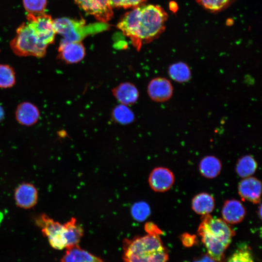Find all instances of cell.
Returning <instances> with one entry per match:
<instances>
[{"label":"cell","mask_w":262,"mask_h":262,"mask_svg":"<svg viewBox=\"0 0 262 262\" xmlns=\"http://www.w3.org/2000/svg\"><path fill=\"white\" fill-rule=\"evenodd\" d=\"M10 46L13 52L18 56L38 58L45 56L48 47L27 23H23L17 28L16 35L10 41Z\"/></svg>","instance_id":"cell-4"},{"label":"cell","mask_w":262,"mask_h":262,"mask_svg":"<svg viewBox=\"0 0 262 262\" xmlns=\"http://www.w3.org/2000/svg\"><path fill=\"white\" fill-rule=\"evenodd\" d=\"M258 164L251 155H245L237 161L235 170L237 175L243 178L250 177L256 171Z\"/></svg>","instance_id":"cell-21"},{"label":"cell","mask_w":262,"mask_h":262,"mask_svg":"<svg viewBox=\"0 0 262 262\" xmlns=\"http://www.w3.org/2000/svg\"><path fill=\"white\" fill-rule=\"evenodd\" d=\"M35 222L41 228L44 236L47 237L52 247L58 250L66 248V243L64 224L54 220L45 214L38 216Z\"/></svg>","instance_id":"cell-5"},{"label":"cell","mask_w":262,"mask_h":262,"mask_svg":"<svg viewBox=\"0 0 262 262\" xmlns=\"http://www.w3.org/2000/svg\"><path fill=\"white\" fill-rule=\"evenodd\" d=\"M180 239L182 244L186 247H190L196 244V237L195 235L188 233H184L181 234Z\"/></svg>","instance_id":"cell-30"},{"label":"cell","mask_w":262,"mask_h":262,"mask_svg":"<svg viewBox=\"0 0 262 262\" xmlns=\"http://www.w3.org/2000/svg\"><path fill=\"white\" fill-rule=\"evenodd\" d=\"M175 177L173 172L168 168L158 167L153 169L149 178L150 188L156 192H164L173 186Z\"/></svg>","instance_id":"cell-9"},{"label":"cell","mask_w":262,"mask_h":262,"mask_svg":"<svg viewBox=\"0 0 262 262\" xmlns=\"http://www.w3.org/2000/svg\"><path fill=\"white\" fill-rule=\"evenodd\" d=\"M65 228V237L66 248L78 245L83 234L82 227L78 224L76 219L72 217L64 224Z\"/></svg>","instance_id":"cell-20"},{"label":"cell","mask_w":262,"mask_h":262,"mask_svg":"<svg viewBox=\"0 0 262 262\" xmlns=\"http://www.w3.org/2000/svg\"><path fill=\"white\" fill-rule=\"evenodd\" d=\"M167 17V14L160 6L142 4L126 13L117 28L139 50L144 44L152 41L164 31Z\"/></svg>","instance_id":"cell-1"},{"label":"cell","mask_w":262,"mask_h":262,"mask_svg":"<svg viewBox=\"0 0 262 262\" xmlns=\"http://www.w3.org/2000/svg\"><path fill=\"white\" fill-rule=\"evenodd\" d=\"M222 169L221 162L217 157L206 156L203 158L199 164V170L203 177L208 179H213L220 173Z\"/></svg>","instance_id":"cell-19"},{"label":"cell","mask_w":262,"mask_h":262,"mask_svg":"<svg viewBox=\"0 0 262 262\" xmlns=\"http://www.w3.org/2000/svg\"><path fill=\"white\" fill-rule=\"evenodd\" d=\"M15 82V72L13 67L6 64L0 65V88H10Z\"/></svg>","instance_id":"cell-25"},{"label":"cell","mask_w":262,"mask_h":262,"mask_svg":"<svg viewBox=\"0 0 262 262\" xmlns=\"http://www.w3.org/2000/svg\"><path fill=\"white\" fill-rule=\"evenodd\" d=\"M221 214L222 219L227 223L235 224L243 220L246 215V211L240 201L231 199L224 202Z\"/></svg>","instance_id":"cell-14"},{"label":"cell","mask_w":262,"mask_h":262,"mask_svg":"<svg viewBox=\"0 0 262 262\" xmlns=\"http://www.w3.org/2000/svg\"><path fill=\"white\" fill-rule=\"evenodd\" d=\"M223 262H225V261H224Z\"/></svg>","instance_id":"cell-36"},{"label":"cell","mask_w":262,"mask_h":262,"mask_svg":"<svg viewBox=\"0 0 262 262\" xmlns=\"http://www.w3.org/2000/svg\"><path fill=\"white\" fill-rule=\"evenodd\" d=\"M144 228L145 231L148 234L160 235L163 234V232L157 225L151 222L146 223Z\"/></svg>","instance_id":"cell-31"},{"label":"cell","mask_w":262,"mask_h":262,"mask_svg":"<svg viewBox=\"0 0 262 262\" xmlns=\"http://www.w3.org/2000/svg\"><path fill=\"white\" fill-rule=\"evenodd\" d=\"M192 262H201L200 259L194 260Z\"/></svg>","instance_id":"cell-35"},{"label":"cell","mask_w":262,"mask_h":262,"mask_svg":"<svg viewBox=\"0 0 262 262\" xmlns=\"http://www.w3.org/2000/svg\"><path fill=\"white\" fill-rule=\"evenodd\" d=\"M227 262H254L250 247L245 243L239 244Z\"/></svg>","instance_id":"cell-23"},{"label":"cell","mask_w":262,"mask_h":262,"mask_svg":"<svg viewBox=\"0 0 262 262\" xmlns=\"http://www.w3.org/2000/svg\"><path fill=\"white\" fill-rule=\"evenodd\" d=\"M4 111L2 107L0 105V121L2 120L4 117Z\"/></svg>","instance_id":"cell-33"},{"label":"cell","mask_w":262,"mask_h":262,"mask_svg":"<svg viewBox=\"0 0 262 262\" xmlns=\"http://www.w3.org/2000/svg\"><path fill=\"white\" fill-rule=\"evenodd\" d=\"M147 0H109L112 7L127 9L144 4Z\"/></svg>","instance_id":"cell-29"},{"label":"cell","mask_w":262,"mask_h":262,"mask_svg":"<svg viewBox=\"0 0 262 262\" xmlns=\"http://www.w3.org/2000/svg\"><path fill=\"white\" fill-rule=\"evenodd\" d=\"M233 0H196L203 8L212 12H219L226 8Z\"/></svg>","instance_id":"cell-28"},{"label":"cell","mask_w":262,"mask_h":262,"mask_svg":"<svg viewBox=\"0 0 262 262\" xmlns=\"http://www.w3.org/2000/svg\"><path fill=\"white\" fill-rule=\"evenodd\" d=\"M168 74L174 81L183 83L188 82L191 78V71L185 63L179 62L170 65Z\"/></svg>","instance_id":"cell-22"},{"label":"cell","mask_w":262,"mask_h":262,"mask_svg":"<svg viewBox=\"0 0 262 262\" xmlns=\"http://www.w3.org/2000/svg\"><path fill=\"white\" fill-rule=\"evenodd\" d=\"M115 98L122 104L130 105L134 104L139 97V92L132 83H121L112 90Z\"/></svg>","instance_id":"cell-15"},{"label":"cell","mask_w":262,"mask_h":262,"mask_svg":"<svg viewBox=\"0 0 262 262\" xmlns=\"http://www.w3.org/2000/svg\"><path fill=\"white\" fill-rule=\"evenodd\" d=\"M147 91L149 98L152 100L162 102L171 98L173 93V87L168 79L163 77H157L149 82Z\"/></svg>","instance_id":"cell-11"},{"label":"cell","mask_w":262,"mask_h":262,"mask_svg":"<svg viewBox=\"0 0 262 262\" xmlns=\"http://www.w3.org/2000/svg\"><path fill=\"white\" fill-rule=\"evenodd\" d=\"M85 55V48L81 42L61 41L58 58L65 63L71 64L79 63L83 59Z\"/></svg>","instance_id":"cell-10"},{"label":"cell","mask_w":262,"mask_h":262,"mask_svg":"<svg viewBox=\"0 0 262 262\" xmlns=\"http://www.w3.org/2000/svg\"><path fill=\"white\" fill-rule=\"evenodd\" d=\"M111 115L114 121L120 124H129L134 119L132 111L128 106L122 104L114 108Z\"/></svg>","instance_id":"cell-24"},{"label":"cell","mask_w":262,"mask_h":262,"mask_svg":"<svg viewBox=\"0 0 262 262\" xmlns=\"http://www.w3.org/2000/svg\"><path fill=\"white\" fill-rule=\"evenodd\" d=\"M15 199L17 206L24 209H30L37 203V190L31 183H22L15 190Z\"/></svg>","instance_id":"cell-13"},{"label":"cell","mask_w":262,"mask_h":262,"mask_svg":"<svg viewBox=\"0 0 262 262\" xmlns=\"http://www.w3.org/2000/svg\"><path fill=\"white\" fill-rule=\"evenodd\" d=\"M61 262H104L100 258L82 249L79 245L66 248Z\"/></svg>","instance_id":"cell-17"},{"label":"cell","mask_w":262,"mask_h":262,"mask_svg":"<svg viewBox=\"0 0 262 262\" xmlns=\"http://www.w3.org/2000/svg\"><path fill=\"white\" fill-rule=\"evenodd\" d=\"M76 3L85 12L93 16L96 19L106 22L113 16L112 7L109 0H74Z\"/></svg>","instance_id":"cell-8"},{"label":"cell","mask_w":262,"mask_h":262,"mask_svg":"<svg viewBox=\"0 0 262 262\" xmlns=\"http://www.w3.org/2000/svg\"><path fill=\"white\" fill-rule=\"evenodd\" d=\"M201 262H216L208 254H204L200 258Z\"/></svg>","instance_id":"cell-32"},{"label":"cell","mask_w":262,"mask_h":262,"mask_svg":"<svg viewBox=\"0 0 262 262\" xmlns=\"http://www.w3.org/2000/svg\"><path fill=\"white\" fill-rule=\"evenodd\" d=\"M40 116L37 107L29 102L19 104L16 111V118L17 122L23 125L31 126L35 124Z\"/></svg>","instance_id":"cell-16"},{"label":"cell","mask_w":262,"mask_h":262,"mask_svg":"<svg viewBox=\"0 0 262 262\" xmlns=\"http://www.w3.org/2000/svg\"><path fill=\"white\" fill-rule=\"evenodd\" d=\"M238 194L244 201L258 203L261 199L262 183L258 179L248 177L243 178L239 183Z\"/></svg>","instance_id":"cell-12"},{"label":"cell","mask_w":262,"mask_h":262,"mask_svg":"<svg viewBox=\"0 0 262 262\" xmlns=\"http://www.w3.org/2000/svg\"><path fill=\"white\" fill-rule=\"evenodd\" d=\"M125 262H167V251L158 235L147 234L123 241Z\"/></svg>","instance_id":"cell-3"},{"label":"cell","mask_w":262,"mask_h":262,"mask_svg":"<svg viewBox=\"0 0 262 262\" xmlns=\"http://www.w3.org/2000/svg\"><path fill=\"white\" fill-rule=\"evenodd\" d=\"M83 19H73L61 17L53 20V28L56 33L62 35V40L67 42H81L87 35L84 31Z\"/></svg>","instance_id":"cell-7"},{"label":"cell","mask_w":262,"mask_h":262,"mask_svg":"<svg viewBox=\"0 0 262 262\" xmlns=\"http://www.w3.org/2000/svg\"><path fill=\"white\" fill-rule=\"evenodd\" d=\"M197 234L208 254L216 262H223L226 250L235 235L234 230L223 219L210 214L202 215Z\"/></svg>","instance_id":"cell-2"},{"label":"cell","mask_w":262,"mask_h":262,"mask_svg":"<svg viewBox=\"0 0 262 262\" xmlns=\"http://www.w3.org/2000/svg\"><path fill=\"white\" fill-rule=\"evenodd\" d=\"M27 19V24L44 44L48 46L53 43L56 33L53 20L50 15L45 13L37 15L28 14Z\"/></svg>","instance_id":"cell-6"},{"label":"cell","mask_w":262,"mask_h":262,"mask_svg":"<svg viewBox=\"0 0 262 262\" xmlns=\"http://www.w3.org/2000/svg\"><path fill=\"white\" fill-rule=\"evenodd\" d=\"M131 213L133 218L139 222L145 220L149 215L150 210L149 205L145 202L135 203L131 207Z\"/></svg>","instance_id":"cell-27"},{"label":"cell","mask_w":262,"mask_h":262,"mask_svg":"<svg viewBox=\"0 0 262 262\" xmlns=\"http://www.w3.org/2000/svg\"><path fill=\"white\" fill-rule=\"evenodd\" d=\"M3 213L1 212H0V225L3 220Z\"/></svg>","instance_id":"cell-34"},{"label":"cell","mask_w":262,"mask_h":262,"mask_svg":"<svg viewBox=\"0 0 262 262\" xmlns=\"http://www.w3.org/2000/svg\"><path fill=\"white\" fill-rule=\"evenodd\" d=\"M192 209L197 214L204 215L210 214L214 209L213 197L207 193L196 195L192 200Z\"/></svg>","instance_id":"cell-18"},{"label":"cell","mask_w":262,"mask_h":262,"mask_svg":"<svg viewBox=\"0 0 262 262\" xmlns=\"http://www.w3.org/2000/svg\"><path fill=\"white\" fill-rule=\"evenodd\" d=\"M47 0H23V4L28 14L37 15L44 13Z\"/></svg>","instance_id":"cell-26"}]
</instances>
